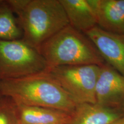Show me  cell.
Instances as JSON below:
<instances>
[{"instance_id": "13", "label": "cell", "mask_w": 124, "mask_h": 124, "mask_svg": "<svg viewBox=\"0 0 124 124\" xmlns=\"http://www.w3.org/2000/svg\"><path fill=\"white\" fill-rule=\"evenodd\" d=\"M0 124H21L17 105L5 96L0 97Z\"/></svg>"}, {"instance_id": "8", "label": "cell", "mask_w": 124, "mask_h": 124, "mask_svg": "<svg viewBox=\"0 0 124 124\" xmlns=\"http://www.w3.org/2000/svg\"><path fill=\"white\" fill-rule=\"evenodd\" d=\"M95 13L98 27L111 33L124 34V0H88Z\"/></svg>"}, {"instance_id": "4", "label": "cell", "mask_w": 124, "mask_h": 124, "mask_svg": "<svg viewBox=\"0 0 124 124\" xmlns=\"http://www.w3.org/2000/svg\"><path fill=\"white\" fill-rule=\"evenodd\" d=\"M47 68L40 52L23 40H0V82L40 73Z\"/></svg>"}, {"instance_id": "5", "label": "cell", "mask_w": 124, "mask_h": 124, "mask_svg": "<svg viewBox=\"0 0 124 124\" xmlns=\"http://www.w3.org/2000/svg\"><path fill=\"white\" fill-rule=\"evenodd\" d=\"M101 66L98 65L61 66L46 71L77 104L96 103L95 88Z\"/></svg>"}, {"instance_id": "10", "label": "cell", "mask_w": 124, "mask_h": 124, "mask_svg": "<svg viewBox=\"0 0 124 124\" xmlns=\"http://www.w3.org/2000/svg\"><path fill=\"white\" fill-rule=\"evenodd\" d=\"M69 21V25L81 32L97 26L95 13L88 0H59Z\"/></svg>"}, {"instance_id": "16", "label": "cell", "mask_w": 124, "mask_h": 124, "mask_svg": "<svg viewBox=\"0 0 124 124\" xmlns=\"http://www.w3.org/2000/svg\"><path fill=\"white\" fill-rule=\"evenodd\" d=\"M121 36H122V38H124V35H121Z\"/></svg>"}, {"instance_id": "1", "label": "cell", "mask_w": 124, "mask_h": 124, "mask_svg": "<svg viewBox=\"0 0 124 124\" xmlns=\"http://www.w3.org/2000/svg\"><path fill=\"white\" fill-rule=\"evenodd\" d=\"M0 94L11 98L17 105L54 108L71 114L77 105L46 71L0 82Z\"/></svg>"}, {"instance_id": "12", "label": "cell", "mask_w": 124, "mask_h": 124, "mask_svg": "<svg viewBox=\"0 0 124 124\" xmlns=\"http://www.w3.org/2000/svg\"><path fill=\"white\" fill-rule=\"evenodd\" d=\"M22 31L15 15L5 0H0V40L21 39Z\"/></svg>"}, {"instance_id": "3", "label": "cell", "mask_w": 124, "mask_h": 124, "mask_svg": "<svg viewBox=\"0 0 124 124\" xmlns=\"http://www.w3.org/2000/svg\"><path fill=\"white\" fill-rule=\"evenodd\" d=\"M25 43L39 49L43 43L69 25L59 0H29L16 15Z\"/></svg>"}, {"instance_id": "15", "label": "cell", "mask_w": 124, "mask_h": 124, "mask_svg": "<svg viewBox=\"0 0 124 124\" xmlns=\"http://www.w3.org/2000/svg\"><path fill=\"white\" fill-rule=\"evenodd\" d=\"M121 104L122 105V106H123V108L124 109V95L123 99H122V102H121Z\"/></svg>"}, {"instance_id": "17", "label": "cell", "mask_w": 124, "mask_h": 124, "mask_svg": "<svg viewBox=\"0 0 124 124\" xmlns=\"http://www.w3.org/2000/svg\"><path fill=\"white\" fill-rule=\"evenodd\" d=\"M1 96H2V95H1V94H0V97H1Z\"/></svg>"}, {"instance_id": "11", "label": "cell", "mask_w": 124, "mask_h": 124, "mask_svg": "<svg viewBox=\"0 0 124 124\" xmlns=\"http://www.w3.org/2000/svg\"><path fill=\"white\" fill-rule=\"evenodd\" d=\"M17 108L21 124H66L71 117V113L54 108L24 105Z\"/></svg>"}, {"instance_id": "7", "label": "cell", "mask_w": 124, "mask_h": 124, "mask_svg": "<svg viewBox=\"0 0 124 124\" xmlns=\"http://www.w3.org/2000/svg\"><path fill=\"white\" fill-rule=\"evenodd\" d=\"M96 103L111 107L121 103L124 95V76L108 64H103L95 88Z\"/></svg>"}, {"instance_id": "14", "label": "cell", "mask_w": 124, "mask_h": 124, "mask_svg": "<svg viewBox=\"0 0 124 124\" xmlns=\"http://www.w3.org/2000/svg\"><path fill=\"white\" fill-rule=\"evenodd\" d=\"M111 124H124V116L121 118H119L118 120H116V121H114Z\"/></svg>"}, {"instance_id": "9", "label": "cell", "mask_w": 124, "mask_h": 124, "mask_svg": "<svg viewBox=\"0 0 124 124\" xmlns=\"http://www.w3.org/2000/svg\"><path fill=\"white\" fill-rule=\"evenodd\" d=\"M124 116L112 107L97 103H78L66 124H111Z\"/></svg>"}, {"instance_id": "6", "label": "cell", "mask_w": 124, "mask_h": 124, "mask_svg": "<svg viewBox=\"0 0 124 124\" xmlns=\"http://www.w3.org/2000/svg\"><path fill=\"white\" fill-rule=\"evenodd\" d=\"M104 61L124 76V39L95 26L85 33Z\"/></svg>"}, {"instance_id": "2", "label": "cell", "mask_w": 124, "mask_h": 124, "mask_svg": "<svg viewBox=\"0 0 124 124\" xmlns=\"http://www.w3.org/2000/svg\"><path fill=\"white\" fill-rule=\"evenodd\" d=\"M39 52L48 68L104 64V60L89 38L70 25L46 40Z\"/></svg>"}]
</instances>
